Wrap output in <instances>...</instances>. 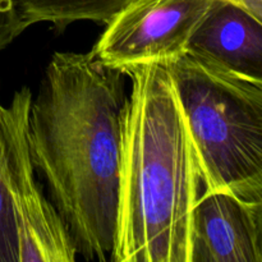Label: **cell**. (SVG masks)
<instances>
[{
	"label": "cell",
	"mask_w": 262,
	"mask_h": 262,
	"mask_svg": "<svg viewBox=\"0 0 262 262\" xmlns=\"http://www.w3.org/2000/svg\"><path fill=\"white\" fill-rule=\"evenodd\" d=\"M123 76L92 53L58 51L31 100L33 166L86 260L109 261L114 247L127 99Z\"/></svg>",
	"instance_id": "obj_1"
},
{
	"label": "cell",
	"mask_w": 262,
	"mask_h": 262,
	"mask_svg": "<svg viewBox=\"0 0 262 262\" xmlns=\"http://www.w3.org/2000/svg\"><path fill=\"white\" fill-rule=\"evenodd\" d=\"M117 227L110 261L189 262L199 161L166 64L125 73Z\"/></svg>",
	"instance_id": "obj_2"
},
{
	"label": "cell",
	"mask_w": 262,
	"mask_h": 262,
	"mask_svg": "<svg viewBox=\"0 0 262 262\" xmlns=\"http://www.w3.org/2000/svg\"><path fill=\"white\" fill-rule=\"evenodd\" d=\"M204 191L262 200V82L186 53L166 64Z\"/></svg>",
	"instance_id": "obj_3"
},
{
	"label": "cell",
	"mask_w": 262,
	"mask_h": 262,
	"mask_svg": "<svg viewBox=\"0 0 262 262\" xmlns=\"http://www.w3.org/2000/svg\"><path fill=\"white\" fill-rule=\"evenodd\" d=\"M32 91L0 102V262H73L77 248L43 194L28 147Z\"/></svg>",
	"instance_id": "obj_4"
},
{
	"label": "cell",
	"mask_w": 262,
	"mask_h": 262,
	"mask_svg": "<svg viewBox=\"0 0 262 262\" xmlns=\"http://www.w3.org/2000/svg\"><path fill=\"white\" fill-rule=\"evenodd\" d=\"M215 2L135 0L106 23L91 53L105 67L124 74L145 64L170 63L187 53L192 35Z\"/></svg>",
	"instance_id": "obj_5"
},
{
	"label": "cell",
	"mask_w": 262,
	"mask_h": 262,
	"mask_svg": "<svg viewBox=\"0 0 262 262\" xmlns=\"http://www.w3.org/2000/svg\"><path fill=\"white\" fill-rule=\"evenodd\" d=\"M189 262H262V200L204 191L192 212Z\"/></svg>",
	"instance_id": "obj_6"
},
{
	"label": "cell",
	"mask_w": 262,
	"mask_h": 262,
	"mask_svg": "<svg viewBox=\"0 0 262 262\" xmlns=\"http://www.w3.org/2000/svg\"><path fill=\"white\" fill-rule=\"evenodd\" d=\"M187 53L262 82V19L237 0H216L192 35Z\"/></svg>",
	"instance_id": "obj_7"
},
{
	"label": "cell",
	"mask_w": 262,
	"mask_h": 262,
	"mask_svg": "<svg viewBox=\"0 0 262 262\" xmlns=\"http://www.w3.org/2000/svg\"><path fill=\"white\" fill-rule=\"evenodd\" d=\"M135 0H14L25 30L35 23H53L64 30L77 20L109 23Z\"/></svg>",
	"instance_id": "obj_8"
},
{
	"label": "cell",
	"mask_w": 262,
	"mask_h": 262,
	"mask_svg": "<svg viewBox=\"0 0 262 262\" xmlns=\"http://www.w3.org/2000/svg\"><path fill=\"white\" fill-rule=\"evenodd\" d=\"M25 31L14 0H0V50L7 48Z\"/></svg>",
	"instance_id": "obj_9"
},
{
	"label": "cell",
	"mask_w": 262,
	"mask_h": 262,
	"mask_svg": "<svg viewBox=\"0 0 262 262\" xmlns=\"http://www.w3.org/2000/svg\"><path fill=\"white\" fill-rule=\"evenodd\" d=\"M238 2L258 19H262V0H238Z\"/></svg>",
	"instance_id": "obj_10"
}]
</instances>
